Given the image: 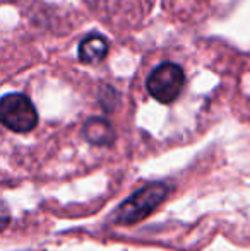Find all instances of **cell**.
<instances>
[{"label": "cell", "instance_id": "obj_2", "mask_svg": "<svg viewBox=\"0 0 250 251\" xmlns=\"http://www.w3.org/2000/svg\"><path fill=\"white\" fill-rule=\"evenodd\" d=\"M0 123L17 133L31 132L38 125L36 108L24 94H5L0 100Z\"/></svg>", "mask_w": 250, "mask_h": 251}, {"label": "cell", "instance_id": "obj_3", "mask_svg": "<svg viewBox=\"0 0 250 251\" xmlns=\"http://www.w3.org/2000/svg\"><path fill=\"white\" fill-rule=\"evenodd\" d=\"M185 84V75L180 65L173 62H165L149 74L146 86L149 94L160 102H173L180 96Z\"/></svg>", "mask_w": 250, "mask_h": 251}, {"label": "cell", "instance_id": "obj_6", "mask_svg": "<svg viewBox=\"0 0 250 251\" xmlns=\"http://www.w3.org/2000/svg\"><path fill=\"white\" fill-rule=\"evenodd\" d=\"M9 224V212H7L5 205L0 201V231Z\"/></svg>", "mask_w": 250, "mask_h": 251}, {"label": "cell", "instance_id": "obj_5", "mask_svg": "<svg viewBox=\"0 0 250 251\" xmlns=\"http://www.w3.org/2000/svg\"><path fill=\"white\" fill-rule=\"evenodd\" d=\"M84 132H86V137L94 144H108L113 139V132H111L110 125H108L105 120L100 118H93L86 123L84 126Z\"/></svg>", "mask_w": 250, "mask_h": 251}, {"label": "cell", "instance_id": "obj_4", "mask_svg": "<svg viewBox=\"0 0 250 251\" xmlns=\"http://www.w3.org/2000/svg\"><path fill=\"white\" fill-rule=\"evenodd\" d=\"M79 58L84 63H96L100 60H103L108 53V41L101 34H89L87 38H84L79 43Z\"/></svg>", "mask_w": 250, "mask_h": 251}, {"label": "cell", "instance_id": "obj_1", "mask_svg": "<svg viewBox=\"0 0 250 251\" xmlns=\"http://www.w3.org/2000/svg\"><path fill=\"white\" fill-rule=\"evenodd\" d=\"M168 195V186L163 183H151L137 190L129 197L115 212V221L118 224H136L147 217Z\"/></svg>", "mask_w": 250, "mask_h": 251}]
</instances>
